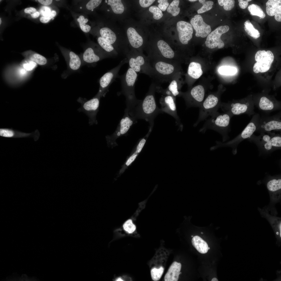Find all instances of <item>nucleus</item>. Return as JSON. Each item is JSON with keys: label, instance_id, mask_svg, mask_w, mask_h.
Returning a JSON list of instances; mask_svg holds the SVG:
<instances>
[{"label": "nucleus", "instance_id": "e2e57ef3", "mask_svg": "<svg viewBox=\"0 0 281 281\" xmlns=\"http://www.w3.org/2000/svg\"><path fill=\"white\" fill-rule=\"evenodd\" d=\"M208 250H209V249H210V248L209 247H208Z\"/></svg>", "mask_w": 281, "mask_h": 281}, {"label": "nucleus", "instance_id": "c03bdc74", "mask_svg": "<svg viewBox=\"0 0 281 281\" xmlns=\"http://www.w3.org/2000/svg\"><path fill=\"white\" fill-rule=\"evenodd\" d=\"M56 12L54 10L52 11L50 15L47 17L42 16L40 18V21L43 23L48 22L51 19L53 18L56 15Z\"/></svg>", "mask_w": 281, "mask_h": 281}, {"label": "nucleus", "instance_id": "f3484780", "mask_svg": "<svg viewBox=\"0 0 281 281\" xmlns=\"http://www.w3.org/2000/svg\"><path fill=\"white\" fill-rule=\"evenodd\" d=\"M99 98L97 96L85 102L78 110L79 112H84L88 116L90 125L98 123L96 116L99 111Z\"/></svg>", "mask_w": 281, "mask_h": 281}, {"label": "nucleus", "instance_id": "a211bd4d", "mask_svg": "<svg viewBox=\"0 0 281 281\" xmlns=\"http://www.w3.org/2000/svg\"><path fill=\"white\" fill-rule=\"evenodd\" d=\"M266 186L269 193L271 202L276 203L281 197V178L280 176L270 177L266 182Z\"/></svg>", "mask_w": 281, "mask_h": 281}, {"label": "nucleus", "instance_id": "2f4dec72", "mask_svg": "<svg viewBox=\"0 0 281 281\" xmlns=\"http://www.w3.org/2000/svg\"><path fill=\"white\" fill-rule=\"evenodd\" d=\"M70 59L69 66L73 70H77L81 65L80 59L79 56L74 52L71 51L69 54Z\"/></svg>", "mask_w": 281, "mask_h": 281}, {"label": "nucleus", "instance_id": "2eb2a0df", "mask_svg": "<svg viewBox=\"0 0 281 281\" xmlns=\"http://www.w3.org/2000/svg\"><path fill=\"white\" fill-rule=\"evenodd\" d=\"M161 109L163 112L166 113L173 117L178 129L182 131L183 126L177 112L175 103V97L170 95H163L159 100Z\"/></svg>", "mask_w": 281, "mask_h": 281}, {"label": "nucleus", "instance_id": "c756f323", "mask_svg": "<svg viewBox=\"0 0 281 281\" xmlns=\"http://www.w3.org/2000/svg\"><path fill=\"white\" fill-rule=\"evenodd\" d=\"M244 24L245 30L248 35L254 39H257L260 37L259 32L254 27L249 20H247Z\"/></svg>", "mask_w": 281, "mask_h": 281}, {"label": "nucleus", "instance_id": "bf43d9fd", "mask_svg": "<svg viewBox=\"0 0 281 281\" xmlns=\"http://www.w3.org/2000/svg\"><path fill=\"white\" fill-rule=\"evenodd\" d=\"M116 280V281H123V280L121 278H118Z\"/></svg>", "mask_w": 281, "mask_h": 281}, {"label": "nucleus", "instance_id": "ddd939ff", "mask_svg": "<svg viewBox=\"0 0 281 281\" xmlns=\"http://www.w3.org/2000/svg\"><path fill=\"white\" fill-rule=\"evenodd\" d=\"M253 70L256 73H264L271 68L274 59L272 52L270 50H259L256 53Z\"/></svg>", "mask_w": 281, "mask_h": 281}, {"label": "nucleus", "instance_id": "49530a36", "mask_svg": "<svg viewBox=\"0 0 281 281\" xmlns=\"http://www.w3.org/2000/svg\"><path fill=\"white\" fill-rule=\"evenodd\" d=\"M155 1L154 0H139L138 2L141 7L146 8L150 6Z\"/></svg>", "mask_w": 281, "mask_h": 281}, {"label": "nucleus", "instance_id": "20e7f679", "mask_svg": "<svg viewBox=\"0 0 281 281\" xmlns=\"http://www.w3.org/2000/svg\"><path fill=\"white\" fill-rule=\"evenodd\" d=\"M210 116L200 129L199 132L203 133L208 129L213 130L221 135L222 142L226 141L229 138L228 134L231 131L230 121L233 116L228 112L220 113L217 111Z\"/></svg>", "mask_w": 281, "mask_h": 281}, {"label": "nucleus", "instance_id": "0e129e2a", "mask_svg": "<svg viewBox=\"0 0 281 281\" xmlns=\"http://www.w3.org/2000/svg\"><path fill=\"white\" fill-rule=\"evenodd\" d=\"M201 233L202 234H203V233L202 232H201Z\"/></svg>", "mask_w": 281, "mask_h": 281}, {"label": "nucleus", "instance_id": "680f3d73", "mask_svg": "<svg viewBox=\"0 0 281 281\" xmlns=\"http://www.w3.org/2000/svg\"><path fill=\"white\" fill-rule=\"evenodd\" d=\"M1 18H0V25L1 24Z\"/></svg>", "mask_w": 281, "mask_h": 281}, {"label": "nucleus", "instance_id": "58836bf2", "mask_svg": "<svg viewBox=\"0 0 281 281\" xmlns=\"http://www.w3.org/2000/svg\"><path fill=\"white\" fill-rule=\"evenodd\" d=\"M218 1L220 5L223 6V8L226 10H230L234 7L235 3L234 0H218Z\"/></svg>", "mask_w": 281, "mask_h": 281}, {"label": "nucleus", "instance_id": "f704fd0d", "mask_svg": "<svg viewBox=\"0 0 281 281\" xmlns=\"http://www.w3.org/2000/svg\"><path fill=\"white\" fill-rule=\"evenodd\" d=\"M219 72L221 74L231 75L235 74L237 72V69L235 67L228 66H223L220 67Z\"/></svg>", "mask_w": 281, "mask_h": 281}, {"label": "nucleus", "instance_id": "7ed1b4c3", "mask_svg": "<svg viewBox=\"0 0 281 281\" xmlns=\"http://www.w3.org/2000/svg\"><path fill=\"white\" fill-rule=\"evenodd\" d=\"M137 73L129 67L124 74L119 75L122 90L120 93L126 97L127 108L129 114L132 116L133 110L140 100H137L135 92V84L137 79Z\"/></svg>", "mask_w": 281, "mask_h": 281}, {"label": "nucleus", "instance_id": "5fc2aeb1", "mask_svg": "<svg viewBox=\"0 0 281 281\" xmlns=\"http://www.w3.org/2000/svg\"><path fill=\"white\" fill-rule=\"evenodd\" d=\"M38 1L41 4L46 5L50 4L52 2V0H38Z\"/></svg>", "mask_w": 281, "mask_h": 281}, {"label": "nucleus", "instance_id": "37998d69", "mask_svg": "<svg viewBox=\"0 0 281 281\" xmlns=\"http://www.w3.org/2000/svg\"><path fill=\"white\" fill-rule=\"evenodd\" d=\"M102 2L101 0H90L86 4V8L88 10L93 11L101 4Z\"/></svg>", "mask_w": 281, "mask_h": 281}, {"label": "nucleus", "instance_id": "cd10ccee", "mask_svg": "<svg viewBox=\"0 0 281 281\" xmlns=\"http://www.w3.org/2000/svg\"><path fill=\"white\" fill-rule=\"evenodd\" d=\"M191 242L193 245L199 253L205 254L208 252V244L199 236L197 235L194 237Z\"/></svg>", "mask_w": 281, "mask_h": 281}, {"label": "nucleus", "instance_id": "393cba45", "mask_svg": "<svg viewBox=\"0 0 281 281\" xmlns=\"http://www.w3.org/2000/svg\"><path fill=\"white\" fill-rule=\"evenodd\" d=\"M181 268V264L180 263L176 261L173 262L165 276L164 281H178Z\"/></svg>", "mask_w": 281, "mask_h": 281}, {"label": "nucleus", "instance_id": "8fccbe9b", "mask_svg": "<svg viewBox=\"0 0 281 281\" xmlns=\"http://www.w3.org/2000/svg\"><path fill=\"white\" fill-rule=\"evenodd\" d=\"M146 140L145 139L143 138L140 141L137 145L135 152L137 153L140 151L145 143Z\"/></svg>", "mask_w": 281, "mask_h": 281}, {"label": "nucleus", "instance_id": "bb28decb", "mask_svg": "<svg viewBox=\"0 0 281 281\" xmlns=\"http://www.w3.org/2000/svg\"><path fill=\"white\" fill-rule=\"evenodd\" d=\"M267 14L270 16H273L281 13V0H269L266 3Z\"/></svg>", "mask_w": 281, "mask_h": 281}, {"label": "nucleus", "instance_id": "6e6552de", "mask_svg": "<svg viewBox=\"0 0 281 281\" xmlns=\"http://www.w3.org/2000/svg\"><path fill=\"white\" fill-rule=\"evenodd\" d=\"M255 143L259 150L265 153L281 149V135L273 132L261 133L256 136L253 134L247 139Z\"/></svg>", "mask_w": 281, "mask_h": 281}, {"label": "nucleus", "instance_id": "39448f33", "mask_svg": "<svg viewBox=\"0 0 281 281\" xmlns=\"http://www.w3.org/2000/svg\"><path fill=\"white\" fill-rule=\"evenodd\" d=\"M131 7L130 0H105L102 8L106 18L120 23L130 17Z\"/></svg>", "mask_w": 281, "mask_h": 281}, {"label": "nucleus", "instance_id": "f03ea898", "mask_svg": "<svg viewBox=\"0 0 281 281\" xmlns=\"http://www.w3.org/2000/svg\"><path fill=\"white\" fill-rule=\"evenodd\" d=\"M157 85L153 81L145 97L135 108L132 116L136 119H143L149 124V128L152 130L154 120L159 113H163L157 106L155 99V93Z\"/></svg>", "mask_w": 281, "mask_h": 281}, {"label": "nucleus", "instance_id": "412c9836", "mask_svg": "<svg viewBox=\"0 0 281 281\" xmlns=\"http://www.w3.org/2000/svg\"><path fill=\"white\" fill-rule=\"evenodd\" d=\"M260 110L265 113H270L280 110L281 109L280 103L272 97L263 96L260 97L258 101L254 103Z\"/></svg>", "mask_w": 281, "mask_h": 281}, {"label": "nucleus", "instance_id": "b1692460", "mask_svg": "<svg viewBox=\"0 0 281 281\" xmlns=\"http://www.w3.org/2000/svg\"><path fill=\"white\" fill-rule=\"evenodd\" d=\"M189 93V95L186 94L185 95H189V97H187V99L191 98V99L194 100L192 107H200L205 96V90L203 87L201 85L197 86L192 88Z\"/></svg>", "mask_w": 281, "mask_h": 281}, {"label": "nucleus", "instance_id": "a878e982", "mask_svg": "<svg viewBox=\"0 0 281 281\" xmlns=\"http://www.w3.org/2000/svg\"><path fill=\"white\" fill-rule=\"evenodd\" d=\"M109 58V57L106 55L98 54L96 53L93 48L91 47L86 49L83 55L84 61L90 63L98 62L102 58Z\"/></svg>", "mask_w": 281, "mask_h": 281}, {"label": "nucleus", "instance_id": "a18cd8bd", "mask_svg": "<svg viewBox=\"0 0 281 281\" xmlns=\"http://www.w3.org/2000/svg\"><path fill=\"white\" fill-rule=\"evenodd\" d=\"M158 2L159 3L158 7L161 10L163 11H165L169 5L168 0H158Z\"/></svg>", "mask_w": 281, "mask_h": 281}, {"label": "nucleus", "instance_id": "69168bd1", "mask_svg": "<svg viewBox=\"0 0 281 281\" xmlns=\"http://www.w3.org/2000/svg\"><path fill=\"white\" fill-rule=\"evenodd\" d=\"M191 237H193V235H191Z\"/></svg>", "mask_w": 281, "mask_h": 281}, {"label": "nucleus", "instance_id": "864d4df0", "mask_svg": "<svg viewBox=\"0 0 281 281\" xmlns=\"http://www.w3.org/2000/svg\"><path fill=\"white\" fill-rule=\"evenodd\" d=\"M36 9L33 7H30L26 8L25 9L24 12L25 13L31 14V13H34L36 11Z\"/></svg>", "mask_w": 281, "mask_h": 281}, {"label": "nucleus", "instance_id": "9b49d317", "mask_svg": "<svg viewBox=\"0 0 281 281\" xmlns=\"http://www.w3.org/2000/svg\"><path fill=\"white\" fill-rule=\"evenodd\" d=\"M254 103L246 99L231 103L221 104L220 108L224 112H228L233 116L246 114L250 116L256 113L254 111Z\"/></svg>", "mask_w": 281, "mask_h": 281}, {"label": "nucleus", "instance_id": "4468645a", "mask_svg": "<svg viewBox=\"0 0 281 281\" xmlns=\"http://www.w3.org/2000/svg\"><path fill=\"white\" fill-rule=\"evenodd\" d=\"M126 63H128V61L125 58L117 66L108 71L99 80L100 87L97 97L100 98L105 96L108 91L110 86L116 78H118V73L121 67Z\"/></svg>", "mask_w": 281, "mask_h": 281}, {"label": "nucleus", "instance_id": "de8ad7c7", "mask_svg": "<svg viewBox=\"0 0 281 281\" xmlns=\"http://www.w3.org/2000/svg\"><path fill=\"white\" fill-rule=\"evenodd\" d=\"M51 12L50 9L46 6L42 7L40 10V13L43 16L47 17L50 15Z\"/></svg>", "mask_w": 281, "mask_h": 281}, {"label": "nucleus", "instance_id": "6ab92c4d", "mask_svg": "<svg viewBox=\"0 0 281 281\" xmlns=\"http://www.w3.org/2000/svg\"><path fill=\"white\" fill-rule=\"evenodd\" d=\"M190 23L195 31V35L197 37H205L211 31L210 26L205 22L200 15H195L191 20Z\"/></svg>", "mask_w": 281, "mask_h": 281}, {"label": "nucleus", "instance_id": "6e6d98bb", "mask_svg": "<svg viewBox=\"0 0 281 281\" xmlns=\"http://www.w3.org/2000/svg\"><path fill=\"white\" fill-rule=\"evenodd\" d=\"M275 20L279 22H281V13L278 14L274 16Z\"/></svg>", "mask_w": 281, "mask_h": 281}, {"label": "nucleus", "instance_id": "4c0bfd02", "mask_svg": "<svg viewBox=\"0 0 281 281\" xmlns=\"http://www.w3.org/2000/svg\"><path fill=\"white\" fill-rule=\"evenodd\" d=\"M164 271V268L161 266L159 268H155L152 269L151 271V274L152 279L154 281L158 280L161 278Z\"/></svg>", "mask_w": 281, "mask_h": 281}, {"label": "nucleus", "instance_id": "5701e85b", "mask_svg": "<svg viewBox=\"0 0 281 281\" xmlns=\"http://www.w3.org/2000/svg\"><path fill=\"white\" fill-rule=\"evenodd\" d=\"M157 46L162 56L160 60L163 58V60L176 63L174 59L175 56V53L167 42L163 40H160L157 42Z\"/></svg>", "mask_w": 281, "mask_h": 281}, {"label": "nucleus", "instance_id": "dca6fc26", "mask_svg": "<svg viewBox=\"0 0 281 281\" xmlns=\"http://www.w3.org/2000/svg\"><path fill=\"white\" fill-rule=\"evenodd\" d=\"M229 28L227 25L221 26L211 32L207 36L205 44L207 47L213 49L218 47L219 49L224 47L225 44L221 39L223 34L227 32Z\"/></svg>", "mask_w": 281, "mask_h": 281}, {"label": "nucleus", "instance_id": "79ce46f5", "mask_svg": "<svg viewBox=\"0 0 281 281\" xmlns=\"http://www.w3.org/2000/svg\"><path fill=\"white\" fill-rule=\"evenodd\" d=\"M123 227L124 230L130 234L133 233L136 229L135 225L130 219L128 220L124 223Z\"/></svg>", "mask_w": 281, "mask_h": 281}, {"label": "nucleus", "instance_id": "f257e3e1", "mask_svg": "<svg viewBox=\"0 0 281 281\" xmlns=\"http://www.w3.org/2000/svg\"><path fill=\"white\" fill-rule=\"evenodd\" d=\"M117 23L106 18L99 30L98 43L110 58L125 55L130 49L123 29Z\"/></svg>", "mask_w": 281, "mask_h": 281}, {"label": "nucleus", "instance_id": "13d9d810", "mask_svg": "<svg viewBox=\"0 0 281 281\" xmlns=\"http://www.w3.org/2000/svg\"><path fill=\"white\" fill-rule=\"evenodd\" d=\"M211 281H218V279L216 278H214L211 280Z\"/></svg>", "mask_w": 281, "mask_h": 281}, {"label": "nucleus", "instance_id": "c9c22d12", "mask_svg": "<svg viewBox=\"0 0 281 281\" xmlns=\"http://www.w3.org/2000/svg\"><path fill=\"white\" fill-rule=\"evenodd\" d=\"M199 1L203 5L197 11L199 14L202 13L210 10L212 8L214 4L213 2L212 1L199 0Z\"/></svg>", "mask_w": 281, "mask_h": 281}, {"label": "nucleus", "instance_id": "c85d7f7f", "mask_svg": "<svg viewBox=\"0 0 281 281\" xmlns=\"http://www.w3.org/2000/svg\"><path fill=\"white\" fill-rule=\"evenodd\" d=\"M187 73L192 78L195 79L199 78L203 73L201 65L197 62H190L189 65Z\"/></svg>", "mask_w": 281, "mask_h": 281}, {"label": "nucleus", "instance_id": "4d7b16f0", "mask_svg": "<svg viewBox=\"0 0 281 281\" xmlns=\"http://www.w3.org/2000/svg\"><path fill=\"white\" fill-rule=\"evenodd\" d=\"M40 14L38 11H36L31 14V17L34 18L38 17L40 15Z\"/></svg>", "mask_w": 281, "mask_h": 281}, {"label": "nucleus", "instance_id": "ea45409f", "mask_svg": "<svg viewBox=\"0 0 281 281\" xmlns=\"http://www.w3.org/2000/svg\"><path fill=\"white\" fill-rule=\"evenodd\" d=\"M32 61L40 65L46 64L47 62L46 58L43 56L37 53L33 54L30 58Z\"/></svg>", "mask_w": 281, "mask_h": 281}, {"label": "nucleus", "instance_id": "1a4fd4ad", "mask_svg": "<svg viewBox=\"0 0 281 281\" xmlns=\"http://www.w3.org/2000/svg\"><path fill=\"white\" fill-rule=\"evenodd\" d=\"M125 56L129 67L137 73L144 74L153 78V71L149 60L141 52L130 49Z\"/></svg>", "mask_w": 281, "mask_h": 281}, {"label": "nucleus", "instance_id": "aec40b11", "mask_svg": "<svg viewBox=\"0 0 281 281\" xmlns=\"http://www.w3.org/2000/svg\"><path fill=\"white\" fill-rule=\"evenodd\" d=\"M258 209L262 216L266 218L271 225L277 240L276 244L280 246L281 243L280 218L270 215L265 208L261 209L259 208Z\"/></svg>", "mask_w": 281, "mask_h": 281}, {"label": "nucleus", "instance_id": "a19ab883", "mask_svg": "<svg viewBox=\"0 0 281 281\" xmlns=\"http://www.w3.org/2000/svg\"><path fill=\"white\" fill-rule=\"evenodd\" d=\"M149 11L153 14V18L155 20H159L163 16L162 11L156 6L153 5L150 7L149 8Z\"/></svg>", "mask_w": 281, "mask_h": 281}, {"label": "nucleus", "instance_id": "f8f14e48", "mask_svg": "<svg viewBox=\"0 0 281 281\" xmlns=\"http://www.w3.org/2000/svg\"><path fill=\"white\" fill-rule=\"evenodd\" d=\"M272 131L281 132V111L271 116H260L255 132L260 133L271 132Z\"/></svg>", "mask_w": 281, "mask_h": 281}, {"label": "nucleus", "instance_id": "3c124183", "mask_svg": "<svg viewBox=\"0 0 281 281\" xmlns=\"http://www.w3.org/2000/svg\"><path fill=\"white\" fill-rule=\"evenodd\" d=\"M36 63L32 61H30L29 63H26L24 65V67L27 70H30L34 68L36 65Z\"/></svg>", "mask_w": 281, "mask_h": 281}, {"label": "nucleus", "instance_id": "0eeeda50", "mask_svg": "<svg viewBox=\"0 0 281 281\" xmlns=\"http://www.w3.org/2000/svg\"><path fill=\"white\" fill-rule=\"evenodd\" d=\"M260 117L259 113H256L253 115L250 122L238 136L233 139L226 142L216 141V145L211 147L210 150L213 151L220 147H229L232 148L233 154H236L238 144L243 140L250 138L255 132L258 125Z\"/></svg>", "mask_w": 281, "mask_h": 281}, {"label": "nucleus", "instance_id": "09e8293b", "mask_svg": "<svg viewBox=\"0 0 281 281\" xmlns=\"http://www.w3.org/2000/svg\"><path fill=\"white\" fill-rule=\"evenodd\" d=\"M252 1L251 0H239V5L242 9H245L247 7L248 4V2Z\"/></svg>", "mask_w": 281, "mask_h": 281}, {"label": "nucleus", "instance_id": "7c9ffc66", "mask_svg": "<svg viewBox=\"0 0 281 281\" xmlns=\"http://www.w3.org/2000/svg\"><path fill=\"white\" fill-rule=\"evenodd\" d=\"M248 10L252 16H256L259 17L260 19L264 18L266 15L261 8L258 5L252 4L248 7Z\"/></svg>", "mask_w": 281, "mask_h": 281}, {"label": "nucleus", "instance_id": "4be33fe9", "mask_svg": "<svg viewBox=\"0 0 281 281\" xmlns=\"http://www.w3.org/2000/svg\"><path fill=\"white\" fill-rule=\"evenodd\" d=\"M176 28L179 40L183 44H188L192 37L193 29L191 24L188 22L180 21L177 23Z\"/></svg>", "mask_w": 281, "mask_h": 281}, {"label": "nucleus", "instance_id": "e433bc0d", "mask_svg": "<svg viewBox=\"0 0 281 281\" xmlns=\"http://www.w3.org/2000/svg\"><path fill=\"white\" fill-rule=\"evenodd\" d=\"M77 20L79 23L80 27L82 31L87 33L90 31L91 29V26L86 24L88 21V19L87 18H85L84 16L80 15Z\"/></svg>", "mask_w": 281, "mask_h": 281}, {"label": "nucleus", "instance_id": "9d476101", "mask_svg": "<svg viewBox=\"0 0 281 281\" xmlns=\"http://www.w3.org/2000/svg\"><path fill=\"white\" fill-rule=\"evenodd\" d=\"M120 24L123 29L130 49L142 52L144 44V38L138 31L133 20L129 17Z\"/></svg>", "mask_w": 281, "mask_h": 281}, {"label": "nucleus", "instance_id": "603ef678", "mask_svg": "<svg viewBox=\"0 0 281 281\" xmlns=\"http://www.w3.org/2000/svg\"><path fill=\"white\" fill-rule=\"evenodd\" d=\"M137 154L135 152L129 158L126 163L127 165H129L134 160L137 155Z\"/></svg>", "mask_w": 281, "mask_h": 281}, {"label": "nucleus", "instance_id": "423d86ee", "mask_svg": "<svg viewBox=\"0 0 281 281\" xmlns=\"http://www.w3.org/2000/svg\"><path fill=\"white\" fill-rule=\"evenodd\" d=\"M150 62L153 71V79L157 86L164 82H170L177 75L176 63L155 59Z\"/></svg>", "mask_w": 281, "mask_h": 281}, {"label": "nucleus", "instance_id": "72a5a7b5", "mask_svg": "<svg viewBox=\"0 0 281 281\" xmlns=\"http://www.w3.org/2000/svg\"><path fill=\"white\" fill-rule=\"evenodd\" d=\"M176 75L171 81L166 89L171 92L172 96L175 97L179 95L180 93L178 90L177 82L176 79Z\"/></svg>", "mask_w": 281, "mask_h": 281}, {"label": "nucleus", "instance_id": "052dcab7", "mask_svg": "<svg viewBox=\"0 0 281 281\" xmlns=\"http://www.w3.org/2000/svg\"><path fill=\"white\" fill-rule=\"evenodd\" d=\"M188 1H189L192 2H195V1H197V0H189Z\"/></svg>", "mask_w": 281, "mask_h": 281}, {"label": "nucleus", "instance_id": "473e14b6", "mask_svg": "<svg viewBox=\"0 0 281 281\" xmlns=\"http://www.w3.org/2000/svg\"><path fill=\"white\" fill-rule=\"evenodd\" d=\"M180 1L174 0L169 5L167 9V12L175 16L178 15L180 12V8L178 7Z\"/></svg>", "mask_w": 281, "mask_h": 281}]
</instances>
